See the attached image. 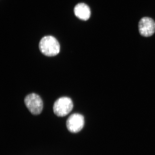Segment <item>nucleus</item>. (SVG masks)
Returning <instances> with one entry per match:
<instances>
[{
	"label": "nucleus",
	"instance_id": "2",
	"mask_svg": "<svg viewBox=\"0 0 155 155\" xmlns=\"http://www.w3.org/2000/svg\"><path fill=\"white\" fill-rule=\"evenodd\" d=\"M73 104L71 99L67 97H61L54 102L53 110L54 113L59 117L66 116L73 109Z\"/></svg>",
	"mask_w": 155,
	"mask_h": 155
},
{
	"label": "nucleus",
	"instance_id": "3",
	"mask_svg": "<svg viewBox=\"0 0 155 155\" xmlns=\"http://www.w3.org/2000/svg\"><path fill=\"white\" fill-rule=\"evenodd\" d=\"M24 102L26 107L31 113L38 115L41 113L43 108V103L38 95L32 93L27 95Z\"/></svg>",
	"mask_w": 155,
	"mask_h": 155
},
{
	"label": "nucleus",
	"instance_id": "1",
	"mask_svg": "<svg viewBox=\"0 0 155 155\" xmlns=\"http://www.w3.org/2000/svg\"><path fill=\"white\" fill-rule=\"evenodd\" d=\"M40 51L44 55L53 57L59 53L60 45L55 38L51 36L44 37L40 40L39 45Z\"/></svg>",
	"mask_w": 155,
	"mask_h": 155
},
{
	"label": "nucleus",
	"instance_id": "6",
	"mask_svg": "<svg viewBox=\"0 0 155 155\" xmlns=\"http://www.w3.org/2000/svg\"><path fill=\"white\" fill-rule=\"evenodd\" d=\"M74 13L77 18L84 21L88 20L91 15L90 7L84 3H79L75 6Z\"/></svg>",
	"mask_w": 155,
	"mask_h": 155
},
{
	"label": "nucleus",
	"instance_id": "4",
	"mask_svg": "<svg viewBox=\"0 0 155 155\" xmlns=\"http://www.w3.org/2000/svg\"><path fill=\"white\" fill-rule=\"evenodd\" d=\"M84 125V117L78 113L73 114L70 116L66 122L68 130L72 133H77L81 131Z\"/></svg>",
	"mask_w": 155,
	"mask_h": 155
},
{
	"label": "nucleus",
	"instance_id": "5",
	"mask_svg": "<svg viewBox=\"0 0 155 155\" xmlns=\"http://www.w3.org/2000/svg\"><path fill=\"white\" fill-rule=\"evenodd\" d=\"M138 28L141 36L145 37L151 36L155 32V21L150 17H143L139 21Z\"/></svg>",
	"mask_w": 155,
	"mask_h": 155
}]
</instances>
